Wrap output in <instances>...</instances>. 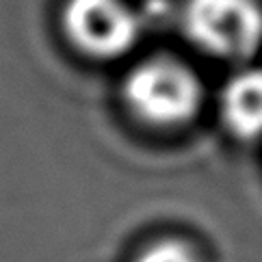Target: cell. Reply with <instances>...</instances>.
<instances>
[{"instance_id":"1","label":"cell","mask_w":262,"mask_h":262,"mask_svg":"<svg viewBox=\"0 0 262 262\" xmlns=\"http://www.w3.org/2000/svg\"><path fill=\"white\" fill-rule=\"evenodd\" d=\"M121 96L141 124L171 130L191 124L200 115L204 82L189 63L158 54L139 61L126 74Z\"/></svg>"},{"instance_id":"2","label":"cell","mask_w":262,"mask_h":262,"mask_svg":"<svg viewBox=\"0 0 262 262\" xmlns=\"http://www.w3.org/2000/svg\"><path fill=\"white\" fill-rule=\"evenodd\" d=\"M184 37L202 54L230 63H249L262 48L260 0H184Z\"/></svg>"},{"instance_id":"3","label":"cell","mask_w":262,"mask_h":262,"mask_svg":"<svg viewBox=\"0 0 262 262\" xmlns=\"http://www.w3.org/2000/svg\"><path fill=\"white\" fill-rule=\"evenodd\" d=\"M63 31L85 57L115 61L137 46L141 22L126 0H68Z\"/></svg>"},{"instance_id":"4","label":"cell","mask_w":262,"mask_h":262,"mask_svg":"<svg viewBox=\"0 0 262 262\" xmlns=\"http://www.w3.org/2000/svg\"><path fill=\"white\" fill-rule=\"evenodd\" d=\"M219 119L241 143L262 141V65L243 63L219 91Z\"/></svg>"},{"instance_id":"5","label":"cell","mask_w":262,"mask_h":262,"mask_svg":"<svg viewBox=\"0 0 262 262\" xmlns=\"http://www.w3.org/2000/svg\"><path fill=\"white\" fill-rule=\"evenodd\" d=\"M135 262H202V256L189 241L158 238L143 247Z\"/></svg>"}]
</instances>
